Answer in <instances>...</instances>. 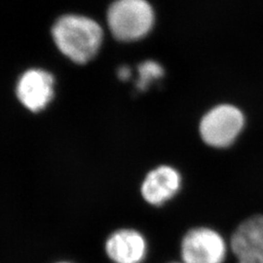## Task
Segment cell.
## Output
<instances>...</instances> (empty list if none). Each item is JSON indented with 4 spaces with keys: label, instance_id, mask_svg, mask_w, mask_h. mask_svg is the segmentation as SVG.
I'll return each mask as SVG.
<instances>
[{
    "label": "cell",
    "instance_id": "2",
    "mask_svg": "<svg viewBox=\"0 0 263 263\" xmlns=\"http://www.w3.org/2000/svg\"><path fill=\"white\" fill-rule=\"evenodd\" d=\"M153 23V10L145 0H117L107 12L109 29L120 41L129 42L144 37Z\"/></svg>",
    "mask_w": 263,
    "mask_h": 263
},
{
    "label": "cell",
    "instance_id": "8",
    "mask_svg": "<svg viewBox=\"0 0 263 263\" xmlns=\"http://www.w3.org/2000/svg\"><path fill=\"white\" fill-rule=\"evenodd\" d=\"M230 248L236 257L263 249V216H255L242 222L230 240Z\"/></svg>",
    "mask_w": 263,
    "mask_h": 263
},
{
    "label": "cell",
    "instance_id": "7",
    "mask_svg": "<svg viewBox=\"0 0 263 263\" xmlns=\"http://www.w3.org/2000/svg\"><path fill=\"white\" fill-rule=\"evenodd\" d=\"M179 172L169 166L152 170L141 184V195L153 206H161L174 197L180 188Z\"/></svg>",
    "mask_w": 263,
    "mask_h": 263
},
{
    "label": "cell",
    "instance_id": "3",
    "mask_svg": "<svg viewBox=\"0 0 263 263\" xmlns=\"http://www.w3.org/2000/svg\"><path fill=\"white\" fill-rule=\"evenodd\" d=\"M244 115L230 104L217 105L202 118L200 135L207 144L223 148L231 145L244 127Z\"/></svg>",
    "mask_w": 263,
    "mask_h": 263
},
{
    "label": "cell",
    "instance_id": "5",
    "mask_svg": "<svg viewBox=\"0 0 263 263\" xmlns=\"http://www.w3.org/2000/svg\"><path fill=\"white\" fill-rule=\"evenodd\" d=\"M17 97L31 112L43 110L54 96V77L43 69H28L20 77Z\"/></svg>",
    "mask_w": 263,
    "mask_h": 263
},
{
    "label": "cell",
    "instance_id": "9",
    "mask_svg": "<svg viewBox=\"0 0 263 263\" xmlns=\"http://www.w3.org/2000/svg\"><path fill=\"white\" fill-rule=\"evenodd\" d=\"M164 76V69L154 61L143 62L139 66V79L137 87L141 91H145L149 85Z\"/></svg>",
    "mask_w": 263,
    "mask_h": 263
},
{
    "label": "cell",
    "instance_id": "11",
    "mask_svg": "<svg viewBox=\"0 0 263 263\" xmlns=\"http://www.w3.org/2000/svg\"><path fill=\"white\" fill-rule=\"evenodd\" d=\"M131 76V69L128 66H122L118 69V77L121 80H128Z\"/></svg>",
    "mask_w": 263,
    "mask_h": 263
},
{
    "label": "cell",
    "instance_id": "10",
    "mask_svg": "<svg viewBox=\"0 0 263 263\" xmlns=\"http://www.w3.org/2000/svg\"><path fill=\"white\" fill-rule=\"evenodd\" d=\"M237 263H263V249L255 250L238 257Z\"/></svg>",
    "mask_w": 263,
    "mask_h": 263
},
{
    "label": "cell",
    "instance_id": "1",
    "mask_svg": "<svg viewBox=\"0 0 263 263\" xmlns=\"http://www.w3.org/2000/svg\"><path fill=\"white\" fill-rule=\"evenodd\" d=\"M52 36L58 49L76 64L91 61L103 43L104 33L94 20L66 15L58 20L52 28Z\"/></svg>",
    "mask_w": 263,
    "mask_h": 263
},
{
    "label": "cell",
    "instance_id": "13",
    "mask_svg": "<svg viewBox=\"0 0 263 263\" xmlns=\"http://www.w3.org/2000/svg\"><path fill=\"white\" fill-rule=\"evenodd\" d=\"M174 263H183V262H174Z\"/></svg>",
    "mask_w": 263,
    "mask_h": 263
},
{
    "label": "cell",
    "instance_id": "4",
    "mask_svg": "<svg viewBox=\"0 0 263 263\" xmlns=\"http://www.w3.org/2000/svg\"><path fill=\"white\" fill-rule=\"evenodd\" d=\"M180 254L183 263H224L227 244L216 230L198 227L183 237Z\"/></svg>",
    "mask_w": 263,
    "mask_h": 263
},
{
    "label": "cell",
    "instance_id": "12",
    "mask_svg": "<svg viewBox=\"0 0 263 263\" xmlns=\"http://www.w3.org/2000/svg\"><path fill=\"white\" fill-rule=\"evenodd\" d=\"M55 263H72V262H69V261H59V262H55Z\"/></svg>",
    "mask_w": 263,
    "mask_h": 263
},
{
    "label": "cell",
    "instance_id": "6",
    "mask_svg": "<svg viewBox=\"0 0 263 263\" xmlns=\"http://www.w3.org/2000/svg\"><path fill=\"white\" fill-rule=\"evenodd\" d=\"M104 251L113 263H142L147 255V242L137 230L120 229L107 238Z\"/></svg>",
    "mask_w": 263,
    "mask_h": 263
}]
</instances>
